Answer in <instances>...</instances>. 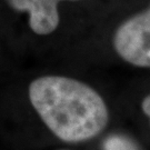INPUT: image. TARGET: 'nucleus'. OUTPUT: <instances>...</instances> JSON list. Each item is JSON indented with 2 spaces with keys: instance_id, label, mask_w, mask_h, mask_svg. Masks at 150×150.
<instances>
[{
  "instance_id": "3",
  "label": "nucleus",
  "mask_w": 150,
  "mask_h": 150,
  "mask_svg": "<svg viewBox=\"0 0 150 150\" xmlns=\"http://www.w3.org/2000/svg\"><path fill=\"white\" fill-rule=\"evenodd\" d=\"M59 1L62 0H9L13 8L30 13V27L38 35H47L57 28Z\"/></svg>"
},
{
  "instance_id": "2",
  "label": "nucleus",
  "mask_w": 150,
  "mask_h": 150,
  "mask_svg": "<svg viewBox=\"0 0 150 150\" xmlns=\"http://www.w3.org/2000/svg\"><path fill=\"white\" fill-rule=\"evenodd\" d=\"M115 47L130 64L150 67V10L131 18L119 28Z\"/></svg>"
},
{
  "instance_id": "5",
  "label": "nucleus",
  "mask_w": 150,
  "mask_h": 150,
  "mask_svg": "<svg viewBox=\"0 0 150 150\" xmlns=\"http://www.w3.org/2000/svg\"><path fill=\"white\" fill-rule=\"evenodd\" d=\"M142 110L147 116L150 117V96L145 98V100L142 101Z\"/></svg>"
},
{
  "instance_id": "4",
  "label": "nucleus",
  "mask_w": 150,
  "mask_h": 150,
  "mask_svg": "<svg viewBox=\"0 0 150 150\" xmlns=\"http://www.w3.org/2000/svg\"><path fill=\"white\" fill-rule=\"evenodd\" d=\"M103 147L105 150H137L131 141L119 136H113L108 138L105 141Z\"/></svg>"
},
{
  "instance_id": "1",
  "label": "nucleus",
  "mask_w": 150,
  "mask_h": 150,
  "mask_svg": "<svg viewBox=\"0 0 150 150\" xmlns=\"http://www.w3.org/2000/svg\"><path fill=\"white\" fill-rule=\"evenodd\" d=\"M29 98L47 127L67 142L90 139L108 121L101 97L90 87L70 78L48 76L32 81Z\"/></svg>"
}]
</instances>
